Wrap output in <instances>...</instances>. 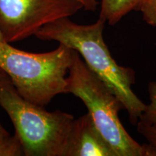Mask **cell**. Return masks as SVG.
<instances>
[{
	"label": "cell",
	"instance_id": "6da1fadb",
	"mask_svg": "<svg viewBox=\"0 0 156 156\" xmlns=\"http://www.w3.org/2000/svg\"><path fill=\"white\" fill-rule=\"evenodd\" d=\"M105 22L99 17L94 23L80 25L63 17L46 25L35 36L40 40L55 41L77 51L87 66L122 103L132 124H137L145 111L144 103L134 93L135 73L119 65L103 39Z\"/></svg>",
	"mask_w": 156,
	"mask_h": 156
},
{
	"label": "cell",
	"instance_id": "7a4b0ae2",
	"mask_svg": "<svg viewBox=\"0 0 156 156\" xmlns=\"http://www.w3.org/2000/svg\"><path fill=\"white\" fill-rule=\"evenodd\" d=\"M0 106L7 112L26 156H64L75 118L57 110L50 112L17 93L7 75L0 76Z\"/></svg>",
	"mask_w": 156,
	"mask_h": 156
},
{
	"label": "cell",
	"instance_id": "3957f363",
	"mask_svg": "<svg viewBox=\"0 0 156 156\" xmlns=\"http://www.w3.org/2000/svg\"><path fill=\"white\" fill-rule=\"evenodd\" d=\"M67 93L83 101L98 129L117 156H153L149 144L138 143L121 122L119 112L124 109L121 101L73 49L67 76Z\"/></svg>",
	"mask_w": 156,
	"mask_h": 156
},
{
	"label": "cell",
	"instance_id": "277c9868",
	"mask_svg": "<svg viewBox=\"0 0 156 156\" xmlns=\"http://www.w3.org/2000/svg\"><path fill=\"white\" fill-rule=\"evenodd\" d=\"M72 51L59 44L51 51L30 53L3 43L0 44V67L21 96L44 107L56 95L67 93Z\"/></svg>",
	"mask_w": 156,
	"mask_h": 156
},
{
	"label": "cell",
	"instance_id": "5b68a950",
	"mask_svg": "<svg viewBox=\"0 0 156 156\" xmlns=\"http://www.w3.org/2000/svg\"><path fill=\"white\" fill-rule=\"evenodd\" d=\"M82 9L77 0H0V30L10 44L35 36L46 25Z\"/></svg>",
	"mask_w": 156,
	"mask_h": 156
},
{
	"label": "cell",
	"instance_id": "8992f818",
	"mask_svg": "<svg viewBox=\"0 0 156 156\" xmlns=\"http://www.w3.org/2000/svg\"><path fill=\"white\" fill-rule=\"evenodd\" d=\"M64 156H117L88 112L72 124Z\"/></svg>",
	"mask_w": 156,
	"mask_h": 156
},
{
	"label": "cell",
	"instance_id": "52a82bcc",
	"mask_svg": "<svg viewBox=\"0 0 156 156\" xmlns=\"http://www.w3.org/2000/svg\"><path fill=\"white\" fill-rule=\"evenodd\" d=\"M142 0H101L99 17L109 25L118 23L130 12L139 9Z\"/></svg>",
	"mask_w": 156,
	"mask_h": 156
},
{
	"label": "cell",
	"instance_id": "ba28073f",
	"mask_svg": "<svg viewBox=\"0 0 156 156\" xmlns=\"http://www.w3.org/2000/svg\"><path fill=\"white\" fill-rule=\"evenodd\" d=\"M23 155V152L17 136H0V156Z\"/></svg>",
	"mask_w": 156,
	"mask_h": 156
},
{
	"label": "cell",
	"instance_id": "9c48e42d",
	"mask_svg": "<svg viewBox=\"0 0 156 156\" xmlns=\"http://www.w3.org/2000/svg\"><path fill=\"white\" fill-rule=\"evenodd\" d=\"M147 90L150 103L147 104L145 111L139 121L149 124H156V82H151L148 84Z\"/></svg>",
	"mask_w": 156,
	"mask_h": 156
},
{
	"label": "cell",
	"instance_id": "30bf717a",
	"mask_svg": "<svg viewBox=\"0 0 156 156\" xmlns=\"http://www.w3.org/2000/svg\"><path fill=\"white\" fill-rule=\"evenodd\" d=\"M138 11L148 25L156 27V0H142Z\"/></svg>",
	"mask_w": 156,
	"mask_h": 156
},
{
	"label": "cell",
	"instance_id": "8fae6325",
	"mask_svg": "<svg viewBox=\"0 0 156 156\" xmlns=\"http://www.w3.org/2000/svg\"><path fill=\"white\" fill-rule=\"evenodd\" d=\"M137 131L147 140L156 153V124H149L142 121H138ZM156 156V153H155Z\"/></svg>",
	"mask_w": 156,
	"mask_h": 156
},
{
	"label": "cell",
	"instance_id": "7c38bea8",
	"mask_svg": "<svg viewBox=\"0 0 156 156\" xmlns=\"http://www.w3.org/2000/svg\"><path fill=\"white\" fill-rule=\"evenodd\" d=\"M83 5V9L87 11L94 12L96 10L98 2V0H77Z\"/></svg>",
	"mask_w": 156,
	"mask_h": 156
},
{
	"label": "cell",
	"instance_id": "4fadbf2b",
	"mask_svg": "<svg viewBox=\"0 0 156 156\" xmlns=\"http://www.w3.org/2000/svg\"><path fill=\"white\" fill-rule=\"evenodd\" d=\"M5 75H7V74H6L5 72L3 71V69L0 67V76H3ZM9 136V134L7 132V130L2 126V124H0V136H2V137H6V136Z\"/></svg>",
	"mask_w": 156,
	"mask_h": 156
},
{
	"label": "cell",
	"instance_id": "5bb4252c",
	"mask_svg": "<svg viewBox=\"0 0 156 156\" xmlns=\"http://www.w3.org/2000/svg\"><path fill=\"white\" fill-rule=\"evenodd\" d=\"M3 43H7L4 39V37L2 36V34L1 30H0V44H3Z\"/></svg>",
	"mask_w": 156,
	"mask_h": 156
}]
</instances>
